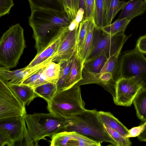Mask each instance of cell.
I'll list each match as a JSON object with an SVG mask.
<instances>
[{
    "label": "cell",
    "mask_w": 146,
    "mask_h": 146,
    "mask_svg": "<svg viewBox=\"0 0 146 146\" xmlns=\"http://www.w3.org/2000/svg\"><path fill=\"white\" fill-rule=\"evenodd\" d=\"M28 18L33 31L36 54L56 38L71 22L64 11L36 9L31 11Z\"/></svg>",
    "instance_id": "1"
},
{
    "label": "cell",
    "mask_w": 146,
    "mask_h": 146,
    "mask_svg": "<svg viewBox=\"0 0 146 146\" xmlns=\"http://www.w3.org/2000/svg\"><path fill=\"white\" fill-rule=\"evenodd\" d=\"M27 128L24 139L25 145L38 146L39 141L51 139L55 134L65 131L68 124V119L48 113L27 114L24 117Z\"/></svg>",
    "instance_id": "2"
},
{
    "label": "cell",
    "mask_w": 146,
    "mask_h": 146,
    "mask_svg": "<svg viewBox=\"0 0 146 146\" xmlns=\"http://www.w3.org/2000/svg\"><path fill=\"white\" fill-rule=\"evenodd\" d=\"M98 112L95 109H85L68 117V124L65 131H75L97 142H108L116 146L100 119Z\"/></svg>",
    "instance_id": "3"
},
{
    "label": "cell",
    "mask_w": 146,
    "mask_h": 146,
    "mask_svg": "<svg viewBox=\"0 0 146 146\" xmlns=\"http://www.w3.org/2000/svg\"><path fill=\"white\" fill-rule=\"evenodd\" d=\"M26 47L24 29L19 23L11 27L0 40V64L9 68L16 67Z\"/></svg>",
    "instance_id": "4"
},
{
    "label": "cell",
    "mask_w": 146,
    "mask_h": 146,
    "mask_svg": "<svg viewBox=\"0 0 146 146\" xmlns=\"http://www.w3.org/2000/svg\"><path fill=\"white\" fill-rule=\"evenodd\" d=\"M80 86L74 85L66 90L58 91L47 103L49 112L66 118L82 112L85 109Z\"/></svg>",
    "instance_id": "5"
},
{
    "label": "cell",
    "mask_w": 146,
    "mask_h": 146,
    "mask_svg": "<svg viewBox=\"0 0 146 146\" xmlns=\"http://www.w3.org/2000/svg\"><path fill=\"white\" fill-rule=\"evenodd\" d=\"M128 38L124 32L111 36L102 29L95 28L92 50L86 61L94 57L102 52L105 53L108 58L120 52L123 44Z\"/></svg>",
    "instance_id": "6"
},
{
    "label": "cell",
    "mask_w": 146,
    "mask_h": 146,
    "mask_svg": "<svg viewBox=\"0 0 146 146\" xmlns=\"http://www.w3.org/2000/svg\"><path fill=\"white\" fill-rule=\"evenodd\" d=\"M121 78L135 77L146 88V58L135 48L124 52L119 60Z\"/></svg>",
    "instance_id": "7"
},
{
    "label": "cell",
    "mask_w": 146,
    "mask_h": 146,
    "mask_svg": "<svg viewBox=\"0 0 146 146\" xmlns=\"http://www.w3.org/2000/svg\"><path fill=\"white\" fill-rule=\"evenodd\" d=\"M27 132L24 117L0 119V146H13L17 142L21 143Z\"/></svg>",
    "instance_id": "8"
},
{
    "label": "cell",
    "mask_w": 146,
    "mask_h": 146,
    "mask_svg": "<svg viewBox=\"0 0 146 146\" xmlns=\"http://www.w3.org/2000/svg\"><path fill=\"white\" fill-rule=\"evenodd\" d=\"M27 114L25 106L8 85L0 79V119L24 117Z\"/></svg>",
    "instance_id": "9"
},
{
    "label": "cell",
    "mask_w": 146,
    "mask_h": 146,
    "mask_svg": "<svg viewBox=\"0 0 146 146\" xmlns=\"http://www.w3.org/2000/svg\"><path fill=\"white\" fill-rule=\"evenodd\" d=\"M141 88V85L135 77H121L116 83L114 103L118 106H131Z\"/></svg>",
    "instance_id": "10"
},
{
    "label": "cell",
    "mask_w": 146,
    "mask_h": 146,
    "mask_svg": "<svg viewBox=\"0 0 146 146\" xmlns=\"http://www.w3.org/2000/svg\"><path fill=\"white\" fill-rule=\"evenodd\" d=\"M82 77V79L75 85L80 86L89 84H98L111 94L113 100L115 99L116 81L111 73L91 72L83 68Z\"/></svg>",
    "instance_id": "11"
},
{
    "label": "cell",
    "mask_w": 146,
    "mask_h": 146,
    "mask_svg": "<svg viewBox=\"0 0 146 146\" xmlns=\"http://www.w3.org/2000/svg\"><path fill=\"white\" fill-rule=\"evenodd\" d=\"M50 146H100L101 143L92 140L75 131H64L54 135Z\"/></svg>",
    "instance_id": "12"
},
{
    "label": "cell",
    "mask_w": 146,
    "mask_h": 146,
    "mask_svg": "<svg viewBox=\"0 0 146 146\" xmlns=\"http://www.w3.org/2000/svg\"><path fill=\"white\" fill-rule=\"evenodd\" d=\"M78 29L77 28L72 31H69L66 33L50 61L58 63L61 60H68L75 54Z\"/></svg>",
    "instance_id": "13"
},
{
    "label": "cell",
    "mask_w": 146,
    "mask_h": 146,
    "mask_svg": "<svg viewBox=\"0 0 146 146\" xmlns=\"http://www.w3.org/2000/svg\"><path fill=\"white\" fill-rule=\"evenodd\" d=\"M68 26L65 27L59 35L42 51L36 54L33 59L26 67L31 68L44 66L50 61L57 52L63 37L69 31Z\"/></svg>",
    "instance_id": "14"
},
{
    "label": "cell",
    "mask_w": 146,
    "mask_h": 146,
    "mask_svg": "<svg viewBox=\"0 0 146 146\" xmlns=\"http://www.w3.org/2000/svg\"><path fill=\"white\" fill-rule=\"evenodd\" d=\"M44 66L23 68L11 70L10 68L2 66L0 67V79L8 85L21 84L28 76Z\"/></svg>",
    "instance_id": "15"
},
{
    "label": "cell",
    "mask_w": 146,
    "mask_h": 146,
    "mask_svg": "<svg viewBox=\"0 0 146 146\" xmlns=\"http://www.w3.org/2000/svg\"><path fill=\"white\" fill-rule=\"evenodd\" d=\"M146 11V1L145 0H129L126 2L117 19L126 18L131 21Z\"/></svg>",
    "instance_id": "16"
},
{
    "label": "cell",
    "mask_w": 146,
    "mask_h": 146,
    "mask_svg": "<svg viewBox=\"0 0 146 146\" xmlns=\"http://www.w3.org/2000/svg\"><path fill=\"white\" fill-rule=\"evenodd\" d=\"M83 62L82 58L75 54L69 73L66 78L62 90L70 88L82 79Z\"/></svg>",
    "instance_id": "17"
},
{
    "label": "cell",
    "mask_w": 146,
    "mask_h": 146,
    "mask_svg": "<svg viewBox=\"0 0 146 146\" xmlns=\"http://www.w3.org/2000/svg\"><path fill=\"white\" fill-rule=\"evenodd\" d=\"M7 85L25 106L29 105L37 97L34 88L31 86L22 84Z\"/></svg>",
    "instance_id": "18"
},
{
    "label": "cell",
    "mask_w": 146,
    "mask_h": 146,
    "mask_svg": "<svg viewBox=\"0 0 146 146\" xmlns=\"http://www.w3.org/2000/svg\"><path fill=\"white\" fill-rule=\"evenodd\" d=\"M98 114L100 119L104 124L108 125L123 136L127 137L129 129L111 113L100 111H98Z\"/></svg>",
    "instance_id": "19"
},
{
    "label": "cell",
    "mask_w": 146,
    "mask_h": 146,
    "mask_svg": "<svg viewBox=\"0 0 146 146\" xmlns=\"http://www.w3.org/2000/svg\"><path fill=\"white\" fill-rule=\"evenodd\" d=\"M28 0L31 11L37 9H44L59 12L64 11L61 0Z\"/></svg>",
    "instance_id": "20"
},
{
    "label": "cell",
    "mask_w": 146,
    "mask_h": 146,
    "mask_svg": "<svg viewBox=\"0 0 146 146\" xmlns=\"http://www.w3.org/2000/svg\"><path fill=\"white\" fill-rule=\"evenodd\" d=\"M133 103L138 118L143 122L146 121V88L140 89Z\"/></svg>",
    "instance_id": "21"
},
{
    "label": "cell",
    "mask_w": 146,
    "mask_h": 146,
    "mask_svg": "<svg viewBox=\"0 0 146 146\" xmlns=\"http://www.w3.org/2000/svg\"><path fill=\"white\" fill-rule=\"evenodd\" d=\"M120 54V52H118L109 57L100 72L111 73L116 82L121 77L120 62L118 60Z\"/></svg>",
    "instance_id": "22"
},
{
    "label": "cell",
    "mask_w": 146,
    "mask_h": 146,
    "mask_svg": "<svg viewBox=\"0 0 146 146\" xmlns=\"http://www.w3.org/2000/svg\"><path fill=\"white\" fill-rule=\"evenodd\" d=\"M33 88L37 97L43 98L47 103L51 100L57 91L56 84L51 82H47Z\"/></svg>",
    "instance_id": "23"
},
{
    "label": "cell",
    "mask_w": 146,
    "mask_h": 146,
    "mask_svg": "<svg viewBox=\"0 0 146 146\" xmlns=\"http://www.w3.org/2000/svg\"><path fill=\"white\" fill-rule=\"evenodd\" d=\"M108 59L105 53L102 52L94 57L85 61L83 68L91 72L99 73Z\"/></svg>",
    "instance_id": "24"
},
{
    "label": "cell",
    "mask_w": 146,
    "mask_h": 146,
    "mask_svg": "<svg viewBox=\"0 0 146 146\" xmlns=\"http://www.w3.org/2000/svg\"><path fill=\"white\" fill-rule=\"evenodd\" d=\"M60 71L59 64L50 61L43 67L42 73L48 82L56 84L60 77Z\"/></svg>",
    "instance_id": "25"
},
{
    "label": "cell",
    "mask_w": 146,
    "mask_h": 146,
    "mask_svg": "<svg viewBox=\"0 0 146 146\" xmlns=\"http://www.w3.org/2000/svg\"><path fill=\"white\" fill-rule=\"evenodd\" d=\"M88 20L87 35L81 56L83 64L90 54L92 50L93 33L95 27L94 19Z\"/></svg>",
    "instance_id": "26"
},
{
    "label": "cell",
    "mask_w": 146,
    "mask_h": 146,
    "mask_svg": "<svg viewBox=\"0 0 146 146\" xmlns=\"http://www.w3.org/2000/svg\"><path fill=\"white\" fill-rule=\"evenodd\" d=\"M131 20L126 18L117 19L112 23L104 26L102 30L106 33L111 36L124 32Z\"/></svg>",
    "instance_id": "27"
},
{
    "label": "cell",
    "mask_w": 146,
    "mask_h": 146,
    "mask_svg": "<svg viewBox=\"0 0 146 146\" xmlns=\"http://www.w3.org/2000/svg\"><path fill=\"white\" fill-rule=\"evenodd\" d=\"M126 2L124 1L111 0L105 13L104 26L111 23V22L118 12L122 10Z\"/></svg>",
    "instance_id": "28"
},
{
    "label": "cell",
    "mask_w": 146,
    "mask_h": 146,
    "mask_svg": "<svg viewBox=\"0 0 146 146\" xmlns=\"http://www.w3.org/2000/svg\"><path fill=\"white\" fill-rule=\"evenodd\" d=\"M88 21L83 19L80 24L77 35L76 53L81 58L87 35Z\"/></svg>",
    "instance_id": "29"
},
{
    "label": "cell",
    "mask_w": 146,
    "mask_h": 146,
    "mask_svg": "<svg viewBox=\"0 0 146 146\" xmlns=\"http://www.w3.org/2000/svg\"><path fill=\"white\" fill-rule=\"evenodd\" d=\"M76 54L68 60H61L58 62L60 66V77L56 84L57 92L62 90L65 81L69 73Z\"/></svg>",
    "instance_id": "30"
},
{
    "label": "cell",
    "mask_w": 146,
    "mask_h": 146,
    "mask_svg": "<svg viewBox=\"0 0 146 146\" xmlns=\"http://www.w3.org/2000/svg\"><path fill=\"white\" fill-rule=\"evenodd\" d=\"M105 14L104 0H95L94 20L95 28L102 29L104 26Z\"/></svg>",
    "instance_id": "31"
},
{
    "label": "cell",
    "mask_w": 146,
    "mask_h": 146,
    "mask_svg": "<svg viewBox=\"0 0 146 146\" xmlns=\"http://www.w3.org/2000/svg\"><path fill=\"white\" fill-rule=\"evenodd\" d=\"M64 10L71 22L75 18L79 9V0H61Z\"/></svg>",
    "instance_id": "32"
},
{
    "label": "cell",
    "mask_w": 146,
    "mask_h": 146,
    "mask_svg": "<svg viewBox=\"0 0 146 146\" xmlns=\"http://www.w3.org/2000/svg\"><path fill=\"white\" fill-rule=\"evenodd\" d=\"M104 125L108 133L114 141L116 146H130L131 145L132 143L129 138L123 136L108 125Z\"/></svg>",
    "instance_id": "33"
},
{
    "label": "cell",
    "mask_w": 146,
    "mask_h": 146,
    "mask_svg": "<svg viewBox=\"0 0 146 146\" xmlns=\"http://www.w3.org/2000/svg\"><path fill=\"white\" fill-rule=\"evenodd\" d=\"M95 0H85V10L84 18L94 20Z\"/></svg>",
    "instance_id": "34"
},
{
    "label": "cell",
    "mask_w": 146,
    "mask_h": 146,
    "mask_svg": "<svg viewBox=\"0 0 146 146\" xmlns=\"http://www.w3.org/2000/svg\"><path fill=\"white\" fill-rule=\"evenodd\" d=\"M14 5L13 0H0V17L9 13Z\"/></svg>",
    "instance_id": "35"
},
{
    "label": "cell",
    "mask_w": 146,
    "mask_h": 146,
    "mask_svg": "<svg viewBox=\"0 0 146 146\" xmlns=\"http://www.w3.org/2000/svg\"><path fill=\"white\" fill-rule=\"evenodd\" d=\"M146 125V121L139 126L133 127L129 129L128 134L126 137L130 138L137 137L143 132Z\"/></svg>",
    "instance_id": "36"
},
{
    "label": "cell",
    "mask_w": 146,
    "mask_h": 146,
    "mask_svg": "<svg viewBox=\"0 0 146 146\" xmlns=\"http://www.w3.org/2000/svg\"><path fill=\"white\" fill-rule=\"evenodd\" d=\"M41 68L28 76L21 84L32 87L38 78Z\"/></svg>",
    "instance_id": "37"
},
{
    "label": "cell",
    "mask_w": 146,
    "mask_h": 146,
    "mask_svg": "<svg viewBox=\"0 0 146 146\" xmlns=\"http://www.w3.org/2000/svg\"><path fill=\"white\" fill-rule=\"evenodd\" d=\"M135 48L140 52L146 54V35L139 38L137 41Z\"/></svg>",
    "instance_id": "38"
},
{
    "label": "cell",
    "mask_w": 146,
    "mask_h": 146,
    "mask_svg": "<svg viewBox=\"0 0 146 146\" xmlns=\"http://www.w3.org/2000/svg\"><path fill=\"white\" fill-rule=\"evenodd\" d=\"M85 11L82 8H80L79 9L76 16L75 20L77 24L79 25L80 23L83 19L84 14Z\"/></svg>",
    "instance_id": "39"
},
{
    "label": "cell",
    "mask_w": 146,
    "mask_h": 146,
    "mask_svg": "<svg viewBox=\"0 0 146 146\" xmlns=\"http://www.w3.org/2000/svg\"><path fill=\"white\" fill-rule=\"evenodd\" d=\"M137 137L140 141H146V125L143 132Z\"/></svg>",
    "instance_id": "40"
},
{
    "label": "cell",
    "mask_w": 146,
    "mask_h": 146,
    "mask_svg": "<svg viewBox=\"0 0 146 146\" xmlns=\"http://www.w3.org/2000/svg\"><path fill=\"white\" fill-rule=\"evenodd\" d=\"M79 8H82L84 9L85 11V0H79Z\"/></svg>",
    "instance_id": "41"
},
{
    "label": "cell",
    "mask_w": 146,
    "mask_h": 146,
    "mask_svg": "<svg viewBox=\"0 0 146 146\" xmlns=\"http://www.w3.org/2000/svg\"><path fill=\"white\" fill-rule=\"evenodd\" d=\"M111 0H104L105 13L107 11Z\"/></svg>",
    "instance_id": "42"
},
{
    "label": "cell",
    "mask_w": 146,
    "mask_h": 146,
    "mask_svg": "<svg viewBox=\"0 0 146 146\" xmlns=\"http://www.w3.org/2000/svg\"><path fill=\"white\" fill-rule=\"evenodd\" d=\"M146 1V0H145Z\"/></svg>",
    "instance_id": "43"
}]
</instances>
